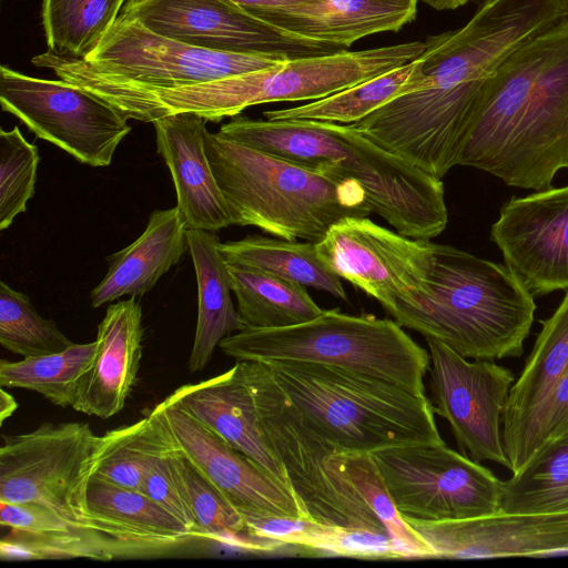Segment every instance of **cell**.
Instances as JSON below:
<instances>
[{
	"label": "cell",
	"mask_w": 568,
	"mask_h": 568,
	"mask_svg": "<svg viewBox=\"0 0 568 568\" xmlns=\"http://www.w3.org/2000/svg\"><path fill=\"white\" fill-rule=\"evenodd\" d=\"M457 165L540 191L568 169V18L517 48L489 80Z\"/></svg>",
	"instance_id": "cell-1"
},
{
	"label": "cell",
	"mask_w": 568,
	"mask_h": 568,
	"mask_svg": "<svg viewBox=\"0 0 568 568\" xmlns=\"http://www.w3.org/2000/svg\"><path fill=\"white\" fill-rule=\"evenodd\" d=\"M219 132L307 169L357 182L372 212L402 235L432 240L446 229L442 180L378 145L352 124L239 114Z\"/></svg>",
	"instance_id": "cell-2"
},
{
	"label": "cell",
	"mask_w": 568,
	"mask_h": 568,
	"mask_svg": "<svg viewBox=\"0 0 568 568\" xmlns=\"http://www.w3.org/2000/svg\"><path fill=\"white\" fill-rule=\"evenodd\" d=\"M426 295L388 314L466 358L519 357L535 320L534 295L506 264L433 243Z\"/></svg>",
	"instance_id": "cell-3"
},
{
	"label": "cell",
	"mask_w": 568,
	"mask_h": 568,
	"mask_svg": "<svg viewBox=\"0 0 568 568\" xmlns=\"http://www.w3.org/2000/svg\"><path fill=\"white\" fill-rule=\"evenodd\" d=\"M205 151L233 223L281 239L316 243L346 216L372 213L362 186L205 133Z\"/></svg>",
	"instance_id": "cell-4"
},
{
	"label": "cell",
	"mask_w": 568,
	"mask_h": 568,
	"mask_svg": "<svg viewBox=\"0 0 568 568\" xmlns=\"http://www.w3.org/2000/svg\"><path fill=\"white\" fill-rule=\"evenodd\" d=\"M425 48V41H410L361 51L343 50L187 85L133 83L128 87V101L134 118L142 122L176 113L219 122L258 104L323 99L406 64Z\"/></svg>",
	"instance_id": "cell-5"
},
{
	"label": "cell",
	"mask_w": 568,
	"mask_h": 568,
	"mask_svg": "<svg viewBox=\"0 0 568 568\" xmlns=\"http://www.w3.org/2000/svg\"><path fill=\"white\" fill-rule=\"evenodd\" d=\"M307 425L347 452L443 444L432 402L386 379L306 362L265 363Z\"/></svg>",
	"instance_id": "cell-6"
},
{
	"label": "cell",
	"mask_w": 568,
	"mask_h": 568,
	"mask_svg": "<svg viewBox=\"0 0 568 568\" xmlns=\"http://www.w3.org/2000/svg\"><path fill=\"white\" fill-rule=\"evenodd\" d=\"M396 321L372 314L324 311L281 328H243L223 338L221 351L236 361L306 362L346 368L425 395L429 353Z\"/></svg>",
	"instance_id": "cell-7"
},
{
	"label": "cell",
	"mask_w": 568,
	"mask_h": 568,
	"mask_svg": "<svg viewBox=\"0 0 568 568\" xmlns=\"http://www.w3.org/2000/svg\"><path fill=\"white\" fill-rule=\"evenodd\" d=\"M237 362L253 393L263 438L310 519L389 534L341 467L336 458L338 447L307 425L267 365Z\"/></svg>",
	"instance_id": "cell-8"
},
{
	"label": "cell",
	"mask_w": 568,
	"mask_h": 568,
	"mask_svg": "<svg viewBox=\"0 0 568 568\" xmlns=\"http://www.w3.org/2000/svg\"><path fill=\"white\" fill-rule=\"evenodd\" d=\"M283 55L203 49L156 33L133 17L120 14L84 59L49 51L32 63L58 73H75L153 87L194 84L277 65Z\"/></svg>",
	"instance_id": "cell-9"
},
{
	"label": "cell",
	"mask_w": 568,
	"mask_h": 568,
	"mask_svg": "<svg viewBox=\"0 0 568 568\" xmlns=\"http://www.w3.org/2000/svg\"><path fill=\"white\" fill-rule=\"evenodd\" d=\"M97 437L88 423L80 422L43 423L29 433L3 435L0 501L37 504L100 532L85 500Z\"/></svg>",
	"instance_id": "cell-10"
},
{
	"label": "cell",
	"mask_w": 568,
	"mask_h": 568,
	"mask_svg": "<svg viewBox=\"0 0 568 568\" xmlns=\"http://www.w3.org/2000/svg\"><path fill=\"white\" fill-rule=\"evenodd\" d=\"M404 519L454 521L500 511L503 480L443 444H419L371 454Z\"/></svg>",
	"instance_id": "cell-11"
},
{
	"label": "cell",
	"mask_w": 568,
	"mask_h": 568,
	"mask_svg": "<svg viewBox=\"0 0 568 568\" xmlns=\"http://www.w3.org/2000/svg\"><path fill=\"white\" fill-rule=\"evenodd\" d=\"M0 104L36 136L90 166H108L131 131L126 116L91 92L6 64L0 67Z\"/></svg>",
	"instance_id": "cell-12"
},
{
	"label": "cell",
	"mask_w": 568,
	"mask_h": 568,
	"mask_svg": "<svg viewBox=\"0 0 568 568\" xmlns=\"http://www.w3.org/2000/svg\"><path fill=\"white\" fill-rule=\"evenodd\" d=\"M315 250L329 271L378 301L387 313L428 293L430 240L402 235L367 216H346L328 229Z\"/></svg>",
	"instance_id": "cell-13"
},
{
	"label": "cell",
	"mask_w": 568,
	"mask_h": 568,
	"mask_svg": "<svg viewBox=\"0 0 568 568\" xmlns=\"http://www.w3.org/2000/svg\"><path fill=\"white\" fill-rule=\"evenodd\" d=\"M425 339L434 413L448 422L463 453L510 469L503 417L514 374L494 361L470 362L437 339Z\"/></svg>",
	"instance_id": "cell-14"
},
{
	"label": "cell",
	"mask_w": 568,
	"mask_h": 568,
	"mask_svg": "<svg viewBox=\"0 0 568 568\" xmlns=\"http://www.w3.org/2000/svg\"><path fill=\"white\" fill-rule=\"evenodd\" d=\"M120 14L136 18L156 33L215 51L297 59L347 50L280 29L230 0H126Z\"/></svg>",
	"instance_id": "cell-15"
},
{
	"label": "cell",
	"mask_w": 568,
	"mask_h": 568,
	"mask_svg": "<svg viewBox=\"0 0 568 568\" xmlns=\"http://www.w3.org/2000/svg\"><path fill=\"white\" fill-rule=\"evenodd\" d=\"M154 409L178 449L246 517L310 519L296 496L248 456L169 402Z\"/></svg>",
	"instance_id": "cell-16"
},
{
	"label": "cell",
	"mask_w": 568,
	"mask_h": 568,
	"mask_svg": "<svg viewBox=\"0 0 568 568\" xmlns=\"http://www.w3.org/2000/svg\"><path fill=\"white\" fill-rule=\"evenodd\" d=\"M490 239L532 295L568 290V185L503 204Z\"/></svg>",
	"instance_id": "cell-17"
},
{
	"label": "cell",
	"mask_w": 568,
	"mask_h": 568,
	"mask_svg": "<svg viewBox=\"0 0 568 568\" xmlns=\"http://www.w3.org/2000/svg\"><path fill=\"white\" fill-rule=\"evenodd\" d=\"M434 558L483 559L568 554V513H496L454 521L405 519Z\"/></svg>",
	"instance_id": "cell-18"
},
{
	"label": "cell",
	"mask_w": 568,
	"mask_h": 568,
	"mask_svg": "<svg viewBox=\"0 0 568 568\" xmlns=\"http://www.w3.org/2000/svg\"><path fill=\"white\" fill-rule=\"evenodd\" d=\"M143 333L135 297L108 306L98 326L94 356L78 382L74 410L106 419L123 409L136 382Z\"/></svg>",
	"instance_id": "cell-19"
},
{
	"label": "cell",
	"mask_w": 568,
	"mask_h": 568,
	"mask_svg": "<svg viewBox=\"0 0 568 568\" xmlns=\"http://www.w3.org/2000/svg\"><path fill=\"white\" fill-rule=\"evenodd\" d=\"M152 123L156 150L171 172L176 206L186 227L215 232L233 225L206 155V120L192 113H176Z\"/></svg>",
	"instance_id": "cell-20"
},
{
	"label": "cell",
	"mask_w": 568,
	"mask_h": 568,
	"mask_svg": "<svg viewBox=\"0 0 568 568\" xmlns=\"http://www.w3.org/2000/svg\"><path fill=\"white\" fill-rule=\"evenodd\" d=\"M166 399L248 456L292 491L286 473L263 438L253 393L237 361L215 377L179 387Z\"/></svg>",
	"instance_id": "cell-21"
},
{
	"label": "cell",
	"mask_w": 568,
	"mask_h": 568,
	"mask_svg": "<svg viewBox=\"0 0 568 568\" xmlns=\"http://www.w3.org/2000/svg\"><path fill=\"white\" fill-rule=\"evenodd\" d=\"M568 373V290L541 329L514 382L503 417V438L511 473L526 464L534 420L561 378Z\"/></svg>",
	"instance_id": "cell-22"
},
{
	"label": "cell",
	"mask_w": 568,
	"mask_h": 568,
	"mask_svg": "<svg viewBox=\"0 0 568 568\" xmlns=\"http://www.w3.org/2000/svg\"><path fill=\"white\" fill-rule=\"evenodd\" d=\"M85 500L94 527L122 545L131 558L169 554L197 538L139 490L90 477Z\"/></svg>",
	"instance_id": "cell-23"
},
{
	"label": "cell",
	"mask_w": 568,
	"mask_h": 568,
	"mask_svg": "<svg viewBox=\"0 0 568 568\" xmlns=\"http://www.w3.org/2000/svg\"><path fill=\"white\" fill-rule=\"evenodd\" d=\"M418 0H322L261 10V20L294 34L347 49L365 37L398 31L412 22Z\"/></svg>",
	"instance_id": "cell-24"
},
{
	"label": "cell",
	"mask_w": 568,
	"mask_h": 568,
	"mask_svg": "<svg viewBox=\"0 0 568 568\" xmlns=\"http://www.w3.org/2000/svg\"><path fill=\"white\" fill-rule=\"evenodd\" d=\"M186 229L178 206L153 211L144 232L129 246L106 257V274L90 293L91 306L100 307L124 295L136 297L151 291L189 251Z\"/></svg>",
	"instance_id": "cell-25"
},
{
	"label": "cell",
	"mask_w": 568,
	"mask_h": 568,
	"mask_svg": "<svg viewBox=\"0 0 568 568\" xmlns=\"http://www.w3.org/2000/svg\"><path fill=\"white\" fill-rule=\"evenodd\" d=\"M189 252L197 283V322L187 368L202 371L226 336L244 328L231 297L227 263L212 231L186 229Z\"/></svg>",
	"instance_id": "cell-26"
},
{
	"label": "cell",
	"mask_w": 568,
	"mask_h": 568,
	"mask_svg": "<svg viewBox=\"0 0 568 568\" xmlns=\"http://www.w3.org/2000/svg\"><path fill=\"white\" fill-rule=\"evenodd\" d=\"M227 263L242 265L305 287L326 292L347 302L342 278L318 258L315 243L248 235L219 244Z\"/></svg>",
	"instance_id": "cell-27"
},
{
	"label": "cell",
	"mask_w": 568,
	"mask_h": 568,
	"mask_svg": "<svg viewBox=\"0 0 568 568\" xmlns=\"http://www.w3.org/2000/svg\"><path fill=\"white\" fill-rule=\"evenodd\" d=\"M176 449L153 408L144 418L97 437L91 477L139 490L151 465Z\"/></svg>",
	"instance_id": "cell-28"
},
{
	"label": "cell",
	"mask_w": 568,
	"mask_h": 568,
	"mask_svg": "<svg viewBox=\"0 0 568 568\" xmlns=\"http://www.w3.org/2000/svg\"><path fill=\"white\" fill-rule=\"evenodd\" d=\"M227 270L244 328L293 326L324 312L304 285L242 265L227 263Z\"/></svg>",
	"instance_id": "cell-29"
},
{
	"label": "cell",
	"mask_w": 568,
	"mask_h": 568,
	"mask_svg": "<svg viewBox=\"0 0 568 568\" xmlns=\"http://www.w3.org/2000/svg\"><path fill=\"white\" fill-rule=\"evenodd\" d=\"M245 520L257 535L285 545L356 558H413L405 547L384 531L331 526L311 519L246 517Z\"/></svg>",
	"instance_id": "cell-30"
},
{
	"label": "cell",
	"mask_w": 568,
	"mask_h": 568,
	"mask_svg": "<svg viewBox=\"0 0 568 568\" xmlns=\"http://www.w3.org/2000/svg\"><path fill=\"white\" fill-rule=\"evenodd\" d=\"M503 513H568V433L542 443L503 481Z\"/></svg>",
	"instance_id": "cell-31"
},
{
	"label": "cell",
	"mask_w": 568,
	"mask_h": 568,
	"mask_svg": "<svg viewBox=\"0 0 568 568\" xmlns=\"http://www.w3.org/2000/svg\"><path fill=\"white\" fill-rule=\"evenodd\" d=\"M182 477L200 538L224 541L257 552H272L285 544L252 530L244 516L176 447Z\"/></svg>",
	"instance_id": "cell-32"
},
{
	"label": "cell",
	"mask_w": 568,
	"mask_h": 568,
	"mask_svg": "<svg viewBox=\"0 0 568 568\" xmlns=\"http://www.w3.org/2000/svg\"><path fill=\"white\" fill-rule=\"evenodd\" d=\"M416 59L345 90L287 109L263 112L267 120L356 123L392 99L410 92Z\"/></svg>",
	"instance_id": "cell-33"
},
{
	"label": "cell",
	"mask_w": 568,
	"mask_h": 568,
	"mask_svg": "<svg viewBox=\"0 0 568 568\" xmlns=\"http://www.w3.org/2000/svg\"><path fill=\"white\" fill-rule=\"evenodd\" d=\"M126 0H42L41 18L48 51L87 58L119 18Z\"/></svg>",
	"instance_id": "cell-34"
},
{
	"label": "cell",
	"mask_w": 568,
	"mask_h": 568,
	"mask_svg": "<svg viewBox=\"0 0 568 568\" xmlns=\"http://www.w3.org/2000/svg\"><path fill=\"white\" fill-rule=\"evenodd\" d=\"M95 352V341L72 343L64 351L23 357L18 362L0 361V386L37 392L61 407L73 405L78 382Z\"/></svg>",
	"instance_id": "cell-35"
},
{
	"label": "cell",
	"mask_w": 568,
	"mask_h": 568,
	"mask_svg": "<svg viewBox=\"0 0 568 568\" xmlns=\"http://www.w3.org/2000/svg\"><path fill=\"white\" fill-rule=\"evenodd\" d=\"M0 343L23 357L64 351L72 342L51 320L39 315L29 297L0 282Z\"/></svg>",
	"instance_id": "cell-36"
},
{
	"label": "cell",
	"mask_w": 568,
	"mask_h": 568,
	"mask_svg": "<svg viewBox=\"0 0 568 568\" xmlns=\"http://www.w3.org/2000/svg\"><path fill=\"white\" fill-rule=\"evenodd\" d=\"M336 458L389 535L405 547L413 558L433 557L432 548L397 511L372 455L337 449Z\"/></svg>",
	"instance_id": "cell-37"
},
{
	"label": "cell",
	"mask_w": 568,
	"mask_h": 568,
	"mask_svg": "<svg viewBox=\"0 0 568 568\" xmlns=\"http://www.w3.org/2000/svg\"><path fill=\"white\" fill-rule=\"evenodd\" d=\"M39 161L37 145L28 142L17 125L0 130V230L27 210L36 192Z\"/></svg>",
	"instance_id": "cell-38"
},
{
	"label": "cell",
	"mask_w": 568,
	"mask_h": 568,
	"mask_svg": "<svg viewBox=\"0 0 568 568\" xmlns=\"http://www.w3.org/2000/svg\"><path fill=\"white\" fill-rule=\"evenodd\" d=\"M175 454L176 449L158 458L151 465L142 480L140 491L178 518L195 537L200 538Z\"/></svg>",
	"instance_id": "cell-39"
},
{
	"label": "cell",
	"mask_w": 568,
	"mask_h": 568,
	"mask_svg": "<svg viewBox=\"0 0 568 568\" xmlns=\"http://www.w3.org/2000/svg\"><path fill=\"white\" fill-rule=\"evenodd\" d=\"M568 433V373L561 378L538 412L531 426L526 463L545 442Z\"/></svg>",
	"instance_id": "cell-40"
},
{
	"label": "cell",
	"mask_w": 568,
	"mask_h": 568,
	"mask_svg": "<svg viewBox=\"0 0 568 568\" xmlns=\"http://www.w3.org/2000/svg\"><path fill=\"white\" fill-rule=\"evenodd\" d=\"M251 14L261 10L298 7L317 3L322 0H230Z\"/></svg>",
	"instance_id": "cell-41"
},
{
	"label": "cell",
	"mask_w": 568,
	"mask_h": 568,
	"mask_svg": "<svg viewBox=\"0 0 568 568\" xmlns=\"http://www.w3.org/2000/svg\"><path fill=\"white\" fill-rule=\"evenodd\" d=\"M18 408V403L14 397L6 392L3 387L0 389V424L10 417Z\"/></svg>",
	"instance_id": "cell-42"
},
{
	"label": "cell",
	"mask_w": 568,
	"mask_h": 568,
	"mask_svg": "<svg viewBox=\"0 0 568 568\" xmlns=\"http://www.w3.org/2000/svg\"><path fill=\"white\" fill-rule=\"evenodd\" d=\"M428 7L438 10H455L466 4L469 0H420Z\"/></svg>",
	"instance_id": "cell-43"
},
{
	"label": "cell",
	"mask_w": 568,
	"mask_h": 568,
	"mask_svg": "<svg viewBox=\"0 0 568 568\" xmlns=\"http://www.w3.org/2000/svg\"><path fill=\"white\" fill-rule=\"evenodd\" d=\"M129 1H140V0H129Z\"/></svg>",
	"instance_id": "cell-44"
}]
</instances>
